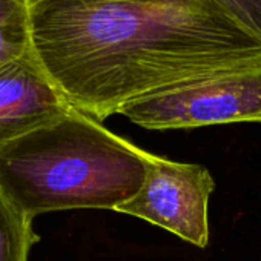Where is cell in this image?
<instances>
[{"mask_svg":"<svg viewBox=\"0 0 261 261\" xmlns=\"http://www.w3.org/2000/svg\"><path fill=\"white\" fill-rule=\"evenodd\" d=\"M214 188V178L204 166L148 152L142 189L115 212L142 218L197 247H206Z\"/></svg>","mask_w":261,"mask_h":261,"instance_id":"cell-4","label":"cell"},{"mask_svg":"<svg viewBox=\"0 0 261 261\" xmlns=\"http://www.w3.org/2000/svg\"><path fill=\"white\" fill-rule=\"evenodd\" d=\"M39 2H43V0H28L30 7H33ZM117 2H168V0H117Z\"/></svg>","mask_w":261,"mask_h":261,"instance_id":"cell-9","label":"cell"},{"mask_svg":"<svg viewBox=\"0 0 261 261\" xmlns=\"http://www.w3.org/2000/svg\"><path fill=\"white\" fill-rule=\"evenodd\" d=\"M31 54L100 123L177 86L261 69V39L203 0H43L31 7Z\"/></svg>","mask_w":261,"mask_h":261,"instance_id":"cell-1","label":"cell"},{"mask_svg":"<svg viewBox=\"0 0 261 261\" xmlns=\"http://www.w3.org/2000/svg\"><path fill=\"white\" fill-rule=\"evenodd\" d=\"M33 220L22 212L0 186V261H28L37 243Z\"/></svg>","mask_w":261,"mask_h":261,"instance_id":"cell-7","label":"cell"},{"mask_svg":"<svg viewBox=\"0 0 261 261\" xmlns=\"http://www.w3.org/2000/svg\"><path fill=\"white\" fill-rule=\"evenodd\" d=\"M261 39V0H203Z\"/></svg>","mask_w":261,"mask_h":261,"instance_id":"cell-8","label":"cell"},{"mask_svg":"<svg viewBox=\"0 0 261 261\" xmlns=\"http://www.w3.org/2000/svg\"><path fill=\"white\" fill-rule=\"evenodd\" d=\"M31 54L28 0H0V68Z\"/></svg>","mask_w":261,"mask_h":261,"instance_id":"cell-6","label":"cell"},{"mask_svg":"<svg viewBox=\"0 0 261 261\" xmlns=\"http://www.w3.org/2000/svg\"><path fill=\"white\" fill-rule=\"evenodd\" d=\"M71 105L33 54L0 68V146L68 112Z\"/></svg>","mask_w":261,"mask_h":261,"instance_id":"cell-5","label":"cell"},{"mask_svg":"<svg viewBox=\"0 0 261 261\" xmlns=\"http://www.w3.org/2000/svg\"><path fill=\"white\" fill-rule=\"evenodd\" d=\"M120 114L146 129L261 123V69L177 86L130 103Z\"/></svg>","mask_w":261,"mask_h":261,"instance_id":"cell-3","label":"cell"},{"mask_svg":"<svg viewBox=\"0 0 261 261\" xmlns=\"http://www.w3.org/2000/svg\"><path fill=\"white\" fill-rule=\"evenodd\" d=\"M148 152L69 109L0 146V186L28 217L74 209L117 211L146 178Z\"/></svg>","mask_w":261,"mask_h":261,"instance_id":"cell-2","label":"cell"}]
</instances>
